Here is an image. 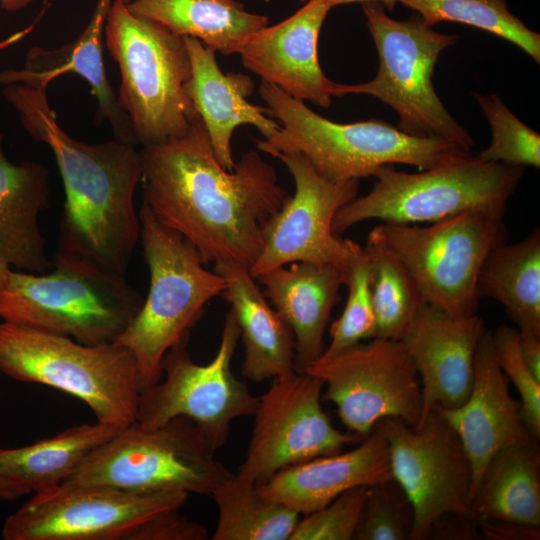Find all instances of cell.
Wrapping results in <instances>:
<instances>
[{
  "label": "cell",
  "instance_id": "22",
  "mask_svg": "<svg viewBox=\"0 0 540 540\" xmlns=\"http://www.w3.org/2000/svg\"><path fill=\"white\" fill-rule=\"evenodd\" d=\"M192 73L185 90L207 130L214 155L220 165L233 171L235 160L232 136L242 125L255 127L269 138L280 129L267 108L247 101L254 90L252 79L243 74L221 71L215 51L193 37H184Z\"/></svg>",
  "mask_w": 540,
  "mask_h": 540
},
{
  "label": "cell",
  "instance_id": "29",
  "mask_svg": "<svg viewBox=\"0 0 540 540\" xmlns=\"http://www.w3.org/2000/svg\"><path fill=\"white\" fill-rule=\"evenodd\" d=\"M477 295L497 300L518 330L540 333V231L504 242L485 258L477 277Z\"/></svg>",
  "mask_w": 540,
  "mask_h": 540
},
{
  "label": "cell",
  "instance_id": "1",
  "mask_svg": "<svg viewBox=\"0 0 540 540\" xmlns=\"http://www.w3.org/2000/svg\"><path fill=\"white\" fill-rule=\"evenodd\" d=\"M139 154L143 202L156 220L191 243L206 265L249 269L266 223L289 197L274 167L251 150L233 171L224 169L199 116L184 136L143 146Z\"/></svg>",
  "mask_w": 540,
  "mask_h": 540
},
{
  "label": "cell",
  "instance_id": "46",
  "mask_svg": "<svg viewBox=\"0 0 540 540\" xmlns=\"http://www.w3.org/2000/svg\"><path fill=\"white\" fill-rule=\"evenodd\" d=\"M121 2H123L124 4H128L131 0H120Z\"/></svg>",
  "mask_w": 540,
  "mask_h": 540
},
{
  "label": "cell",
  "instance_id": "11",
  "mask_svg": "<svg viewBox=\"0 0 540 540\" xmlns=\"http://www.w3.org/2000/svg\"><path fill=\"white\" fill-rule=\"evenodd\" d=\"M502 213L470 210L425 227L382 223L369 236L407 270L423 302L454 317L476 314V282L490 251L507 241Z\"/></svg>",
  "mask_w": 540,
  "mask_h": 540
},
{
  "label": "cell",
  "instance_id": "35",
  "mask_svg": "<svg viewBox=\"0 0 540 540\" xmlns=\"http://www.w3.org/2000/svg\"><path fill=\"white\" fill-rule=\"evenodd\" d=\"M370 282V262L362 248L359 256L345 273L347 301L340 317L331 324V341L323 354H334L365 339L375 338L376 321Z\"/></svg>",
  "mask_w": 540,
  "mask_h": 540
},
{
  "label": "cell",
  "instance_id": "25",
  "mask_svg": "<svg viewBox=\"0 0 540 540\" xmlns=\"http://www.w3.org/2000/svg\"><path fill=\"white\" fill-rule=\"evenodd\" d=\"M0 133V283L7 272L42 274L52 268L39 225L50 205L49 172L35 161L11 162Z\"/></svg>",
  "mask_w": 540,
  "mask_h": 540
},
{
  "label": "cell",
  "instance_id": "6",
  "mask_svg": "<svg viewBox=\"0 0 540 540\" xmlns=\"http://www.w3.org/2000/svg\"><path fill=\"white\" fill-rule=\"evenodd\" d=\"M138 214L150 286L140 310L115 343L133 353L143 390L161 379L166 352L189 340L206 304L222 295L227 282L206 268L191 243L160 224L144 202Z\"/></svg>",
  "mask_w": 540,
  "mask_h": 540
},
{
  "label": "cell",
  "instance_id": "3",
  "mask_svg": "<svg viewBox=\"0 0 540 540\" xmlns=\"http://www.w3.org/2000/svg\"><path fill=\"white\" fill-rule=\"evenodd\" d=\"M258 92L280 129L269 138L256 139L257 149L273 157L298 152L331 181L375 177L392 164L431 169L470 153L444 139L405 134L382 120L333 122L264 80Z\"/></svg>",
  "mask_w": 540,
  "mask_h": 540
},
{
  "label": "cell",
  "instance_id": "27",
  "mask_svg": "<svg viewBox=\"0 0 540 540\" xmlns=\"http://www.w3.org/2000/svg\"><path fill=\"white\" fill-rule=\"evenodd\" d=\"M532 434L490 459L471 498L478 519L540 526V446Z\"/></svg>",
  "mask_w": 540,
  "mask_h": 540
},
{
  "label": "cell",
  "instance_id": "32",
  "mask_svg": "<svg viewBox=\"0 0 540 540\" xmlns=\"http://www.w3.org/2000/svg\"><path fill=\"white\" fill-rule=\"evenodd\" d=\"M371 270L375 338L402 340L424 304L405 267L371 236L363 247Z\"/></svg>",
  "mask_w": 540,
  "mask_h": 540
},
{
  "label": "cell",
  "instance_id": "14",
  "mask_svg": "<svg viewBox=\"0 0 540 540\" xmlns=\"http://www.w3.org/2000/svg\"><path fill=\"white\" fill-rule=\"evenodd\" d=\"M274 157L287 167L295 192L266 223L262 250L249 268L251 276L256 279L295 262L329 265L346 273L363 247L335 233L333 220L356 198L359 180H328L298 152Z\"/></svg>",
  "mask_w": 540,
  "mask_h": 540
},
{
  "label": "cell",
  "instance_id": "16",
  "mask_svg": "<svg viewBox=\"0 0 540 540\" xmlns=\"http://www.w3.org/2000/svg\"><path fill=\"white\" fill-rule=\"evenodd\" d=\"M377 424L388 443L392 477L414 508L411 540H425L444 513L474 515L471 463L458 434L440 413L433 409L415 428L395 417Z\"/></svg>",
  "mask_w": 540,
  "mask_h": 540
},
{
  "label": "cell",
  "instance_id": "44",
  "mask_svg": "<svg viewBox=\"0 0 540 540\" xmlns=\"http://www.w3.org/2000/svg\"><path fill=\"white\" fill-rule=\"evenodd\" d=\"M32 1L33 0H0V6L5 11L15 12L27 7ZM32 27L33 25L14 33L3 41H0V50L21 40L30 32V30H32Z\"/></svg>",
  "mask_w": 540,
  "mask_h": 540
},
{
  "label": "cell",
  "instance_id": "36",
  "mask_svg": "<svg viewBox=\"0 0 540 540\" xmlns=\"http://www.w3.org/2000/svg\"><path fill=\"white\" fill-rule=\"evenodd\" d=\"M414 508L392 478L368 486L355 540H411Z\"/></svg>",
  "mask_w": 540,
  "mask_h": 540
},
{
  "label": "cell",
  "instance_id": "19",
  "mask_svg": "<svg viewBox=\"0 0 540 540\" xmlns=\"http://www.w3.org/2000/svg\"><path fill=\"white\" fill-rule=\"evenodd\" d=\"M331 8L310 0L282 22L260 29L240 49L242 64L295 99L330 107L336 83L322 71L318 40Z\"/></svg>",
  "mask_w": 540,
  "mask_h": 540
},
{
  "label": "cell",
  "instance_id": "8",
  "mask_svg": "<svg viewBox=\"0 0 540 540\" xmlns=\"http://www.w3.org/2000/svg\"><path fill=\"white\" fill-rule=\"evenodd\" d=\"M217 450L189 418L176 417L156 428L135 421L120 428L55 489L105 487L211 497L234 474L216 458Z\"/></svg>",
  "mask_w": 540,
  "mask_h": 540
},
{
  "label": "cell",
  "instance_id": "30",
  "mask_svg": "<svg viewBox=\"0 0 540 540\" xmlns=\"http://www.w3.org/2000/svg\"><path fill=\"white\" fill-rule=\"evenodd\" d=\"M120 428L100 422L74 425L53 437L18 448H0V471L44 493L64 483Z\"/></svg>",
  "mask_w": 540,
  "mask_h": 540
},
{
  "label": "cell",
  "instance_id": "21",
  "mask_svg": "<svg viewBox=\"0 0 540 540\" xmlns=\"http://www.w3.org/2000/svg\"><path fill=\"white\" fill-rule=\"evenodd\" d=\"M392 478L388 443L377 424L356 448L286 467L257 487L267 498L306 515L348 489Z\"/></svg>",
  "mask_w": 540,
  "mask_h": 540
},
{
  "label": "cell",
  "instance_id": "20",
  "mask_svg": "<svg viewBox=\"0 0 540 540\" xmlns=\"http://www.w3.org/2000/svg\"><path fill=\"white\" fill-rule=\"evenodd\" d=\"M508 380L496 358L492 331L485 330L474 356L469 397L456 408H433L456 431L469 458L471 498L492 456L506 444L531 434L522 419L520 403L509 393Z\"/></svg>",
  "mask_w": 540,
  "mask_h": 540
},
{
  "label": "cell",
  "instance_id": "40",
  "mask_svg": "<svg viewBox=\"0 0 540 540\" xmlns=\"http://www.w3.org/2000/svg\"><path fill=\"white\" fill-rule=\"evenodd\" d=\"M482 538L475 515L448 512L441 515L430 527L426 539L479 540Z\"/></svg>",
  "mask_w": 540,
  "mask_h": 540
},
{
  "label": "cell",
  "instance_id": "24",
  "mask_svg": "<svg viewBox=\"0 0 540 540\" xmlns=\"http://www.w3.org/2000/svg\"><path fill=\"white\" fill-rule=\"evenodd\" d=\"M263 294L292 330L294 369L303 372L324 350V333L331 311L345 284V273L329 265L291 263L257 277Z\"/></svg>",
  "mask_w": 540,
  "mask_h": 540
},
{
  "label": "cell",
  "instance_id": "2",
  "mask_svg": "<svg viewBox=\"0 0 540 540\" xmlns=\"http://www.w3.org/2000/svg\"><path fill=\"white\" fill-rule=\"evenodd\" d=\"M46 90L10 84L2 94L28 135L49 146L63 181L55 254L125 275L140 238L134 206L142 180L139 151L116 138L97 144L72 138L58 124Z\"/></svg>",
  "mask_w": 540,
  "mask_h": 540
},
{
  "label": "cell",
  "instance_id": "38",
  "mask_svg": "<svg viewBox=\"0 0 540 540\" xmlns=\"http://www.w3.org/2000/svg\"><path fill=\"white\" fill-rule=\"evenodd\" d=\"M498 364L520 395L521 415L528 431L540 439V380L525 363L518 341V329L506 324L492 332Z\"/></svg>",
  "mask_w": 540,
  "mask_h": 540
},
{
  "label": "cell",
  "instance_id": "42",
  "mask_svg": "<svg viewBox=\"0 0 540 540\" xmlns=\"http://www.w3.org/2000/svg\"><path fill=\"white\" fill-rule=\"evenodd\" d=\"M518 341L525 363L535 378L540 380V333L518 330Z\"/></svg>",
  "mask_w": 540,
  "mask_h": 540
},
{
  "label": "cell",
  "instance_id": "4",
  "mask_svg": "<svg viewBox=\"0 0 540 540\" xmlns=\"http://www.w3.org/2000/svg\"><path fill=\"white\" fill-rule=\"evenodd\" d=\"M52 264L42 274L7 272L0 283V318L84 344L115 342L144 296L125 275L56 254Z\"/></svg>",
  "mask_w": 540,
  "mask_h": 540
},
{
  "label": "cell",
  "instance_id": "39",
  "mask_svg": "<svg viewBox=\"0 0 540 540\" xmlns=\"http://www.w3.org/2000/svg\"><path fill=\"white\" fill-rule=\"evenodd\" d=\"M207 529L180 513L179 509L165 510L140 526L128 540H205Z\"/></svg>",
  "mask_w": 540,
  "mask_h": 540
},
{
  "label": "cell",
  "instance_id": "45",
  "mask_svg": "<svg viewBox=\"0 0 540 540\" xmlns=\"http://www.w3.org/2000/svg\"><path fill=\"white\" fill-rule=\"evenodd\" d=\"M302 3H306L310 0H300ZM325 2H327L332 8L334 6H337V5H341V4H348V3H354V2H360V3H364V2H380L384 5V7L388 10H393L395 5L398 3V0H323Z\"/></svg>",
  "mask_w": 540,
  "mask_h": 540
},
{
  "label": "cell",
  "instance_id": "34",
  "mask_svg": "<svg viewBox=\"0 0 540 540\" xmlns=\"http://www.w3.org/2000/svg\"><path fill=\"white\" fill-rule=\"evenodd\" d=\"M492 132L490 145L479 153L484 161L540 167V135L518 119L496 94H474Z\"/></svg>",
  "mask_w": 540,
  "mask_h": 540
},
{
  "label": "cell",
  "instance_id": "28",
  "mask_svg": "<svg viewBox=\"0 0 540 540\" xmlns=\"http://www.w3.org/2000/svg\"><path fill=\"white\" fill-rule=\"evenodd\" d=\"M131 13L160 23L173 33L193 37L223 55L239 53L268 25V17L247 11L236 0H131Z\"/></svg>",
  "mask_w": 540,
  "mask_h": 540
},
{
  "label": "cell",
  "instance_id": "10",
  "mask_svg": "<svg viewBox=\"0 0 540 540\" xmlns=\"http://www.w3.org/2000/svg\"><path fill=\"white\" fill-rule=\"evenodd\" d=\"M524 167L484 161L471 153L418 173L384 166L366 195L354 198L335 215L333 230L370 219L383 223H434L470 210L505 213Z\"/></svg>",
  "mask_w": 540,
  "mask_h": 540
},
{
  "label": "cell",
  "instance_id": "23",
  "mask_svg": "<svg viewBox=\"0 0 540 540\" xmlns=\"http://www.w3.org/2000/svg\"><path fill=\"white\" fill-rule=\"evenodd\" d=\"M113 1L97 0L88 25L75 40L55 49L30 48L21 69L0 71V84L47 88L55 78L76 73L86 80L96 98L97 122L108 121L114 138L135 145L130 121L117 103L103 64L102 38Z\"/></svg>",
  "mask_w": 540,
  "mask_h": 540
},
{
  "label": "cell",
  "instance_id": "33",
  "mask_svg": "<svg viewBox=\"0 0 540 540\" xmlns=\"http://www.w3.org/2000/svg\"><path fill=\"white\" fill-rule=\"evenodd\" d=\"M429 26L449 21L466 24L505 39L540 63V35L512 14L506 0H398Z\"/></svg>",
  "mask_w": 540,
  "mask_h": 540
},
{
  "label": "cell",
  "instance_id": "12",
  "mask_svg": "<svg viewBox=\"0 0 540 540\" xmlns=\"http://www.w3.org/2000/svg\"><path fill=\"white\" fill-rule=\"evenodd\" d=\"M240 338L233 310L227 312L219 347L207 364L195 363L188 341L169 349L162 360L161 379L141 390L136 422L147 428L176 417L192 420L217 449L227 441L231 423L253 416L259 397L232 372L231 363Z\"/></svg>",
  "mask_w": 540,
  "mask_h": 540
},
{
  "label": "cell",
  "instance_id": "41",
  "mask_svg": "<svg viewBox=\"0 0 540 540\" xmlns=\"http://www.w3.org/2000/svg\"><path fill=\"white\" fill-rule=\"evenodd\" d=\"M482 538L490 540H539L540 526L510 521L478 519Z\"/></svg>",
  "mask_w": 540,
  "mask_h": 540
},
{
  "label": "cell",
  "instance_id": "43",
  "mask_svg": "<svg viewBox=\"0 0 540 540\" xmlns=\"http://www.w3.org/2000/svg\"><path fill=\"white\" fill-rule=\"evenodd\" d=\"M30 493L24 483L0 471V501H15Z\"/></svg>",
  "mask_w": 540,
  "mask_h": 540
},
{
  "label": "cell",
  "instance_id": "26",
  "mask_svg": "<svg viewBox=\"0 0 540 540\" xmlns=\"http://www.w3.org/2000/svg\"><path fill=\"white\" fill-rule=\"evenodd\" d=\"M213 270L227 282L221 296L230 304L240 329L243 376L262 382L294 371L292 330L270 305L249 269L234 262H216Z\"/></svg>",
  "mask_w": 540,
  "mask_h": 540
},
{
  "label": "cell",
  "instance_id": "17",
  "mask_svg": "<svg viewBox=\"0 0 540 540\" xmlns=\"http://www.w3.org/2000/svg\"><path fill=\"white\" fill-rule=\"evenodd\" d=\"M188 496L105 487L36 493L7 517L1 536L4 540H128L153 516L181 509Z\"/></svg>",
  "mask_w": 540,
  "mask_h": 540
},
{
  "label": "cell",
  "instance_id": "5",
  "mask_svg": "<svg viewBox=\"0 0 540 540\" xmlns=\"http://www.w3.org/2000/svg\"><path fill=\"white\" fill-rule=\"evenodd\" d=\"M104 36L120 71L117 103L136 144L184 136L199 116L185 90L192 67L184 37L131 13L120 0L111 4Z\"/></svg>",
  "mask_w": 540,
  "mask_h": 540
},
{
  "label": "cell",
  "instance_id": "7",
  "mask_svg": "<svg viewBox=\"0 0 540 540\" xmlns=\"http://www.w3.org/2000/svg\"><path fill=\"white\" fill-rule=\"evenodd\" d=\"M0 371L85 403L96 421L123 428L136 421L141 392L133 353L115 342L90 345L56 333L0 323Z\"/></svg>",
  "mask_w": 540,
  "mask_h": 540
},
{
  "label": "cell",
  "instance_id": "31",
  "mask_svg": "<svg viewBox=\"0 0 540 540\" xmlns=\"http://www.w3.org/2000/svg\"><path fill=\"white\" fill-rule=\"evenodd\" d=\"M218 509L213 540H289L300 514L264 496L236 474L211 495Z\"/></svg>",
  "mask_w": 540,
  "mask_h": 540
},
{
  "label": "cell",
  "instance_id": "9",
  "mask_svg": "<svg viewBox=\"0 0 540 540\" xmlns=\"http://www.w3.org/2000/svg\"><path fill=\"white\" fill-rule=\"evenodd\" d=\"M362 10L379 57L375 77L362 84H339L334 96L365 94L389 105L398 115L399 130L420 138H440L470 152V134L450 115L433 86L440 54L459 39L427 25L418 14L391 18L380 2H364Z\"/></svg>",
  "mask_w": 540,
  "mask_h": 540
},
{
  "label": "cell",
  "instance_id": "37",
  "mask_svg": "<svg viewBox=\"0 0 540 540\" xmlns=\"http://www.w3.org/2000/svg\"><path fill=\"white\" fill-rule=\"evenodd\" d=\"M368 486L348 489L299 520L289 540H351L365 504Z\"/></svg>",
  "mask_w": 540,
  "mask_h": 540
},
{
  "label": "cell",
  "instance_id": "15",
  "mask_svg": "<svg viewBox=\"0 0 540 540\" xmlns=\"http://www.w3.org/2000/svg\"><path fill=\"white\" fill-rule=\"evenodd\" d=\"M323 382L292 371L272 380L259 397L244 461L237 476L261 485L280 470L338 453L362 438L335 428L321 405Z\"/></svg>",
  "mask_w": 540,
  "mask_h": 540
},
{
  "label": "cell",
  "instance_id": "13",
  "mask_svg": "<svg viewBox=\"0 0 540 540\" xmlns=\"http://www.w3.org/2000/svg\"><path fill=\"white\" fill-rule=\"evenodd\" d=\"M303 372L319 378L348 432L365 438L384 418L416 427L422 392L414 362L401 340L372 338L334 354H322Z\"/></svg>",
  "mask_w": 540,
  "mask_h": 540
},
{
  "label": "cell",
  "instance_id": "18",
  "mask_svg": "<svg viewBox=\"0 0 540 540\" xmlns=\"http://www.w3.org/2000/svg\"><path fill=\"white\" fill-rule=\"evenodd\" d=\"M484 332V323L477 314L454 317L426 303L420 307L401 340L421 384L422 410L417 426L435 406L456 408L467 400L474 356Z\"/></svg>",
  "mask_w": 540,
  "mask_h": 540
}]
</instances>
